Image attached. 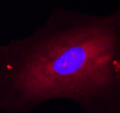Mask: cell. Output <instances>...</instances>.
<instances>
[{
    "label": "cell",
    "instance_id": "6da1fadb",
    "mask_svg": "<svg viewBox=\"0 0 120 113\" xmlns=\"http://www.w3.org/2000/svg\"><path fill=\"white\" fill-rule=\"evenodd\" d=\"M57 100L120 113V6L108 15L56 7L30 34L0 44V111Z\"/></svg>",
    "mask_w": 120,
    "mask_h": 113
}]
</instances>
